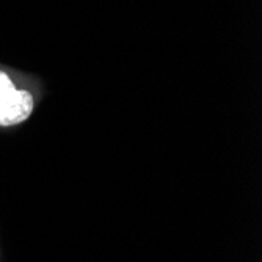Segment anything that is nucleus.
Instances as JSON below:
<instances>
[{"label":"nucleus","mask_w":262,"mask_h":262,"mask_svg":"<svg viewBox=\"0 0 262 262\" xmlns=\"http://www.w3.org/2000/svg\"><path fill=\"white\" fill-rule=\"evenodd\" d=\"M33 112V98L29 91L14 90L0 102V126L8 127L27 121Z\"/></svg>","instance_id":"obj_1"},{"label":"nucleus","mask_w":262,"mask_h":262,"mask_svg":"<svg viewBox=\"0 0 262 262\" xmlns=\"http://www.w3.org/2000/svg\"><path fill=\"white\" fill-rule=\"evenodd\" d=\"M14 90L16 88H14L11 79L5 73H0V102H2L4 99H7Z\"/></svg>","instance_id":"obj_2"}]
</instances>
